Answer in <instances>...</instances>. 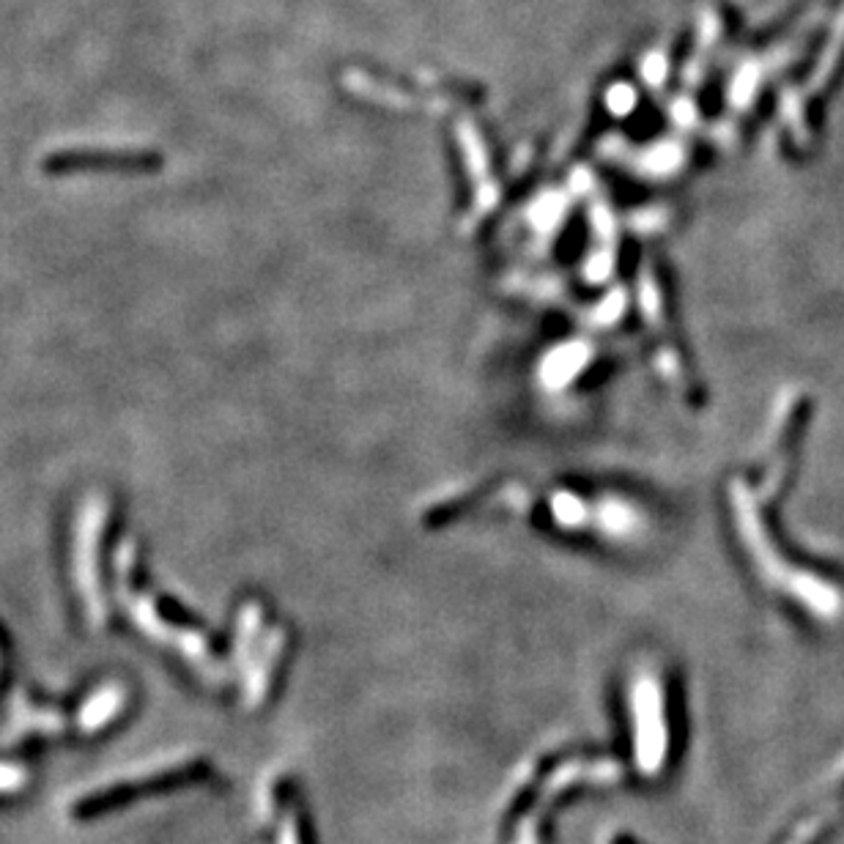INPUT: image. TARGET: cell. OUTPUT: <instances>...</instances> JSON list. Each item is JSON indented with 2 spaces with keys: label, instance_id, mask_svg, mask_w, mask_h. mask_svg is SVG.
<instances>
[{
  "label": "cell",
  "instance_id": "8992f818",
  "mask_svg": "<svg viewBox=\"0 0 844 844\" xmlns=\"http://www.w3.org/2000/svg\"><path fill=\"white\" fill-rule=\"evenodd\" d=\"M151 156L138 151H64L50 156L47 171H80V167H143Z\"/></svg>",
  "mask_w": 844,
  "mask_h": 844
},
{
  "label": "cell",
  "instance_id": "30bf717a",
  "mask_svg": "<svg viewBox=\"0 0 844 844\" xmlns=\"http://www.w3.org/2000/svg\"><path fill=\"white\" fill-rule=\"evenodd\" d=\"M818 829H820V820H812V823H807L801 831H798L796 836H792L790 844H807L809 840H812L814 831H818Z\"/></svg>",
  "mask_w": 844,
  "mask_h": 844
},
{
  "label": "cell",
  "instance_id": "7a4b0ae2",
  "mask_svg": "<svg viewBox=\"0 0 844 844\" xmlns=\"http://www.w3.org/2000/svg\"><path fill=\"white\" fill-rule=\"evenodd\" d=\"M110 505L105 497H88L77 513L75 540H72V582L80 595L83 615L94 631L107 623V600L99 584V545H102Z\"/></svg>",
  "mask_w": 844,
  "mask_h": 844
},
{
  "label": "cell",
  "instance_id": "6da1fadb",
  "mask_svg": "<svg viewBox=\"0 0 844 844\" xmlns=\"http://www.w3.org/2000/svg\"><path fill=\"white\" fill-rule=\"evenodd\" d=\"M116 565L123 609L132 617L134 628L149 636L151 641H156V645L171 647L173 652L187 658L190 667L198 669L204 678L217 674V663H214L209 639H206L198 628L187 626L167 600H162L160 595L151 593L143 584V578H138V560H134L132 540H127V543L118 549Z\"/></svg>",
  "mask_w": 844,
  "mask_h": 844
},
{
  "label": "cell",
  "instance_id": "277c9868",
  "mask_svg": "<svg viewBox=\"0 0 844 844\" xmlns=\"http://www.w3.org/2000/svg\"><path fill=\"white\" fill-rule=\"evenodd\" d=\"M669 751L661 694L652 680H641L634 694V757L641 776H658Z\"/></svg>",
  "mask_w": 844,
  "mask_h": 844
},
{
  "label": "cell",
  "instance_id": "5b68a950",
  "mask_svg": "<svg viewBox=\"0 0 844 844\" xmlns=\"http://www.w3.org/2000/svg\"><path fill=\"white\" fill-rule=\"evenodd\" d=\"M123 702H127V691H123V685L105 683L102 689L94 691V694L83 702L80 713H77V727L88 735L102 733L107 724L116 722L118 713L123 711Z\"/></svg>",
  "mask_w": 844,
  "mask_h": 844
},
{
  "label": "cell",
  "instance_id": "ba28073f",
  "mask_svg": "<svg viewBox=\"0 0 844 844\" xmlns=\"http://www.w3.org/2000/svg\"><path fill=\"white\" fill-rule=\"evenodd\" d=\"M28 773L25 768L11 762H0V796H9V792H17L20 787H25Z\"/></svg>",
  "mask_w": 844,
  "mask_h": 844
},
{
  "label": "cell",
  "instance_id": "3957f363",
  "mask_svg": "<svg viewBox=\"0 0 844 844\" xmlns=\"http://www.w3.org/2000/svg\"><path fill=\"white\" fill-rule=\"evenodd\" d=\"M623 776V768L615 759H598V762H565L554 770V773L545 779L543 790H540L538 803L527 812V818L521 820L519 831H516V840L510 844H540V823H543V814L549 809V803L554 801L560 792H565L573 785H612Z\"/></svg>",
  "mask_w": 844,
  "mask_h": 844
},
{
  "label": "cell",
  "instance_id": "52a82bcc",
  "mask_svg": "<svg viewBox=\"0 0 844 844\" xmlns=\"http://www.w3.org/2000/svg\"><path fill=\"white\" fill-rule=\"evenodd\" d=\"M842 50H844V11H842L840 22H836L834 33H831V42H829V47H825V53L820 55L818 72H814V80H812V86H814V88H818V86H823V83L829 80V75H831V72H834L836 61H840Z\"/></svg>",
  "mask_w": 844,
  "mask_h": 844
},
{
  "label": "cell",
  "instance_id": "9c48e42d",
  "mask_svg": "<svg viewBox=\"0 0 844 844\" xmlns=\"http://www.w3.org/2000/svg\"><path fill=\"white\" fill-rule=\"evenodd\" d=\"M278 844H302L300 842V829H296V820L291 814H285L283 825L278 831Z\"/></svg>",
  "mask_w": 844,
  "mask_h": 844
}]
</instances>
